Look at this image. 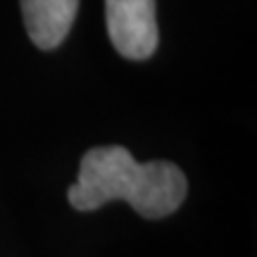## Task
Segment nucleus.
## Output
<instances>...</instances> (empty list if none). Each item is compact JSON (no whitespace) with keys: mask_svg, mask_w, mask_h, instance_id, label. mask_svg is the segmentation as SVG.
<instances>
[{"mask_svg":"<svg viewBox=\"0 0 257 257\" xmlns=\"http://www.w3.org/2000/svg\"><path fill=\"white\" fill-rule=\"evenodd\" d=\"M107 34L117 53L148 60L157 50L155 0H105Z\"/></svg>","mask_w":257,"mask_h":257,"instance_id":"nucleus-2","label":"nucleus"},{"mask_svg":"<svg viewBox=\"0 0 257 257\" xmlns=\"http://www.w3.org/2000/svg\"><path fill=\"white\" fill-rule=\"evenodd\" d=\"M29 38L41 50H53L62 43L74 24L79 0H19Z\"/></svg>","mask_w":257,"mask_h":257,"instance_id":"nucleus-3","label":"nucleus"},{"mask_svg":"<svg viewBox=\"0 0 257 257\" xmlns=\"http://www.w3.org/2000/svg\"><path fill=\"white\" fill-rule=\"evenodd\" d=\"M186 176L172 162H138L126 148H91L81 157L76 184L69 188L74 210L93 212L110 200H126L146 219L174 214L186 198Z\"/></svg>","mask_w":257,"mask_h":257,"instance_id":"nucleus-1","label":"nucleus"}]
</instances>
